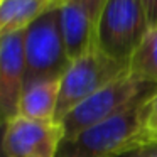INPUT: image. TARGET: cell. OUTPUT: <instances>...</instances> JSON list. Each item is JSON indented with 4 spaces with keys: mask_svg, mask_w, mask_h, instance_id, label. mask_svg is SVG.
Wrapping results in <instances>:
<instances>
[{
    "mask_svg": "<svg viewBox=\"0 0 157 157\" xmlns=\"http://www.w3.org/2000/svg\"><path fill=\"white\" fill-rule=\"evenodd\" d=\"M157 93L149 90L110 118L93 125L73 140H63L56 157H115L142 142L147 101Z\"/></svg>",
    "mask_w": 157,
    "mask_h": 157,
    "instance_id": "obj_1",
    "label": "cell"
},
{
    "mask_svg": "<svg viewBox=\"0 0 157 157\" xmlns=\"http://www.w3.org/2000/svg\"><path fill=\"white\" fill-rule=\"evenodd\" d=\"M25 85L61 79L71 64L64 42L59 7H51L24 32Z\"/></svg>",
    "mask_w": 157,
    "mask_h": 157,
    "instance_id": "obj_2",
    "label": "cell"
},
{
    "mask_svg": "<svg viewBox=\"0 0 157 157\" xmlns=\"http://www.w3.org/2000/svg\"><path fill=\"white\" fill-rule=\"evenodd\" d=\"M149 29L142 0H108L96 27L95 48L128 68Z\"/></svg>",
    "mask_w": 157,
    "mask_h": 157,
    "instance_id": "obj_3",
    "label": "cell"
},
{
    "mask_svg": "<svg viewBox=\"0 0 157 157\" xmlns=\"http://www.w3.org/2000/svg\"><path fill=\"white\" fill-rule=\"evenodd\" d=\"M127 71L128 68L125 64L108 58L98 48H91L83 56L73 59L61 78L56 122L61 123V120L79 103Z\"/></svg>",
    "mask_w": 157,
    "mask_h": 157,
    "instance_id": "obj_4",
    "label": "cell"
},
{
    "mask_svg": "<svg viewBox=\"0 0 157 157\" xmlns=\"http://www.w3.org/2000/svg\"><path fill=\"white\" fill-rule=\"evenodd\" d=\"M155 88L157 85L142 81L132 76L128 71L123 73L122 76L108 83L105 88L79 103L73 112H69L61 120V125L64 128V140L76 139L85 130L110 118L127 105H130L133 100H137L140 95Z\"/></svg>",
    "mask_w": 157,
    "mask_h": 157,
    "instance_id": "obj_5",
    "label": "cell"
},
{
    "mask_svg": "<svg viewBox=\"0 0 157 157\" xmlns=\"http://www.w3.org/2000/svg\"><path fill=\"white\" fill-rule=\"evenodd\" d=\"M64 128L56 120L15 117L4 127L2 147L7 157H56Z\"/></svg>",
    "mask_w": 157,
    "mask_h": 157,
    "instance_id": "obj_6",
    "label": "cell"
},
{
    "mask_svg": "<svg viewBox=\"0 0 157 157\" xmlns=\"http://www.w3.org/2000/svg\"><path fill=\"white\" fill-rule=\"evenodd\" d=\"M24 32L0 39V127L19 115V101L25 88Z\"/></svg>",
    "mask_w": 157,
    "mask_h": 157,
    "instance_id": "obj_7",
    "label": "cell"
},
{
    "mask_svg": "<svg viewBox=\"0 0 157 157\" xmlns=\"http://www.w3.org/2000/svg\"><path fill=\"white\" fill-rule=\"evenodd\" d=\"M108 0H66L59 7L61 25L69 59L95 48V34Z\"/></svg>",
    "mask_w": 157,
    "mask_h": 157,
    "instance_id": "obj_8",
    "label": "cell"
},
{
    "mask_svg": "<svg viewBox=\"0 0 157 157\" xmlns=\"http://www.w3.org/2000/svg\"><path fill=\"white\" fill-rule=\"evenodd\" d=\"M61 79H44L25 85L19 101V117L32 120H56Z\"/></svg>",
    "mask_w": 157,
    "mask_h": 157,
    "instance_id": "obj_9",
    "label": "cell"
},
{
    "mask_svg": "<svg viewBox=\"0 0 157 157\" xmlns=\"http://www.w3.org/2000/svg\"><path fill=\"white\" fill-rule=\"evenodd\" d=\"M48 9H51V0H2L0 39L14 32L25 31Z\"/></svg>",
    "mask_w": 157,
    "mask_h": 157,
    "instance_id": "obj_10",
    "label": "cell"
},
{
    "mask_svg": "<svg viewBox=\"0 0 157 157\" xmlns=\"http://www.w3.org/2000/svg\"><path fill=\"white\" fill-rule=\"evenodd\" d=\"M128 73L142 81L157 85V25L149 29L130 58Z\"/></svg>",
    "mask_w": 157,
    "mask_h": 157,
    "instance_id": "obj_11",
    "label": "cell"
},
{
    "mask_svg": "<svg viewBox=\"0 0 157 157\" xmlns=\"http://www.w3.org/2000/svg\"><path fill=\"white\" fill-rule=\"evenodd\" d=\"M157 142V93L147 101L142 123V142ZM139 144V145H140Z\"/></svg>",
    "mask_w": 157,
    "mask_h": 157,
    "instance_id": "obj_12",
    "label": "cell"
},
{
    "mask_svg": "<svg viewBox=\"0 0 157 157\" xmlns=\"http://www.w3.org/2000/svg\"><path fill=\"white\" fill-rule=\"evenodd\" d=\"M115 157H157V142H147L135 145Z\"/></svg>",
    "mask_w": 157,
    "mask_h": 157,
    "instance_id": "obj_13",
    "label": "cell"
},
{
    "mask_svg": "<svg viewBox=\"0 0 157 157\" xmlns=\"http://www.w3.org/2000/svg\"><path fill=\"white\" fill-rule=\"evenodd\" d=\"M144 9H145L147 19H149V25L155 27L157 25V0H142Z\"/></svg>",
    "mask_w": 157,
    "mask_h": 157,
    "instance_id": "obj_14",
    "label": "cell"
},
{
    "mask_svg": "<svg viewBox=\"0 0 157 157\" xmlns=\"http://www.w3.org/2000/svg\"><path fill=\"white\" fill-rule=\"evenodd\" d=\"M2 133H4V127H0V157H7L4 152V147H2Z\"/></svg>",
    "mask_w": 157,
    "mask_h": 157,
    "instance_id": "obj_15",
    "label": "cell"
},
{
    "mask_svg": "<svg viewBox=\"0 0 157 157\" xmlns=\"http://www.w3.org/2000/svg\"><path fill=\"white\" fill-rule=\"evenodd\" d=\"M66 0H51V7H61Z\"/></svg>",
    "mask_w": 157,
    "mask_h": 157,
    "instance_id": "obj_16",
    "label": "cell"
},
{
    "mask_svg": "<svg viewBox=\"0 0 157 157\" xmlns=\"http://www.w3.org/2000/svg\"><path fill=\"white\" fill-rule=\"evenodd\" d=\"M0 2H2V0H0Z\"/></svg>",
    "mask_w": 157,
    "mask_h": 157,
    "instance_id": "obj_17",
    "label": "cell"
}]
</instances>
